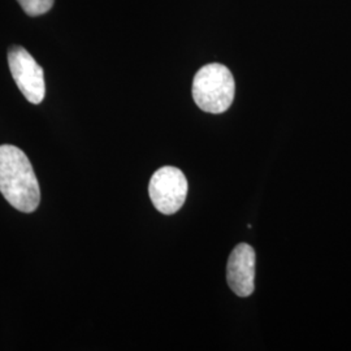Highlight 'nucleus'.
<instances>
[{
    "mask_svg": "<svg viewBox=\"0 0 351 351\" xmlns=\"http://www.w3.org/2000/svg\"><path fill=\"white\" fill-rule=\"evenodd\" d=\"M0 193L13 208L34 213L40 202V189L25 152L13 146H0Z\"/></svg>",
    "mask_w": 351,
    "mask_h": 351,
    "instance_id": "f257e3e1",
    "label": "nucleus"
},
{
    "mask_svg": "<svg viewBox=\"0 0 351 351\" xmlns=\"http://www.w3.org/2000/svg\"><path fill=\"white\" fill-rule=\"evenodd\" d=\"M234 78L223 64H207L194 77L193 98L204 112H226L234 101Z\"/></svg>",
    "mask_w": 351,
    "mask_h": 351,
    "instance_id": "f03ea898",
    "label": "nucleus"
},
{
    "mask_svg": "<svg viewBox=\"0 0 351 351\" xmlns=\"http://www.w3.org/2000/svg\"><path fill=\"white\" fill-rule=\"evenodd\" d=\"M149 194L159 213L173 215L186 201L188 180L181 169L162 167L151 177Z\"/></svg>",
    "mask_w": 351,
    "mask_h": 351,
    "instance_id": "7ed1b4c3",
    "label": "nucleus"
},
{
    "mask_svg": "<svg viewBox=\"0 0 351 351\" xmlns=\"http://www.w3.org/2000/svg\"><path fill=\"white\" fill-rule=\"evenodd\" d=\"M7 58L13 80L26 101L32 104L42 103L46 95L43 68L24 47L17 45L8 49Z\"/></svg>",
    "mask_w": 351,
    "mask_h": 351,
    "instance_id": "20e7f679",
    "label": "nucleus"
},
{
    "mask_svg": "<svg viewBox=\"0 0 351 351\" xmlns=\"http://www.w3.org/2000/svg\"><path fill=\"white\" fill-rule=\"evenodd\" d=\"M255 251L247 243H239L229 256L226 280L239 297H250L255 289Z\"/></svg>",
    "mask_w": 351,
    "mask_h": 351,
    "instance_id": "39448f33",
    "label": "nucleus"
},
{
    "mask_svg": "<svg viewBox=\"0 0 351 351\" xmlns=\"http://www.w3.org/2000/svg\"><path fill=\"white\" fill-rule=\"evenodd\" d=\"M27 16L36 17L49 12L55 0H17Z\"/></svg>",
    "mask_w": 351,
    "mask_h": 351,
    "instance_id": "423d86ee",
    "label": "nucleus"
}]
</instances>
